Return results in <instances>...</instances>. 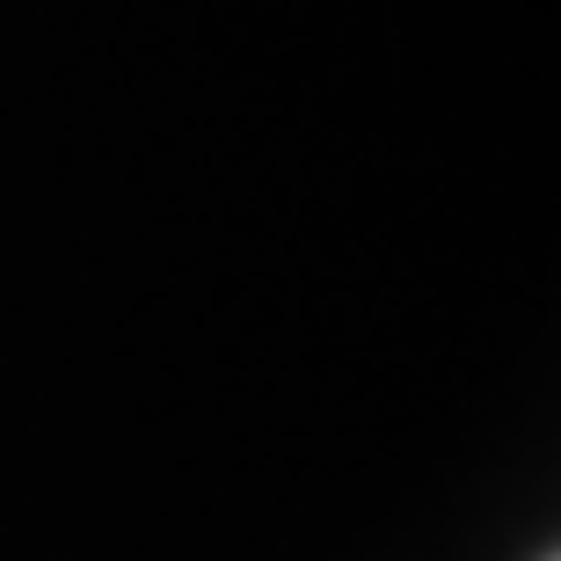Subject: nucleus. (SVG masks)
<instances>
[{
	"label": "nucleus",
	"instance_id": "obj_1",
	"mask_svg": "<svg viewBox=\"0 0 561 561\" xmlns=\"http://www.w3.org/2000/svg\"><path fill=\"white\" fill-rule=\"evenodd\" d=\"M554 561H561V554H554Z\"/></svg>",
	"mask_w": 561,
	"mask_h": 561
}]
</instances>
